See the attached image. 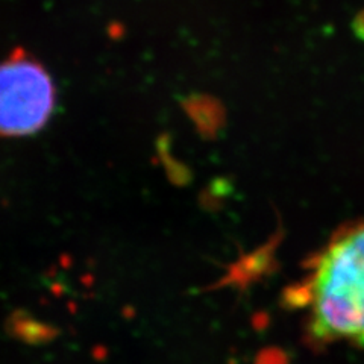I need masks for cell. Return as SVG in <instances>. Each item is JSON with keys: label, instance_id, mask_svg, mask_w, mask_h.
Instances as JSON below:
<instances>
[{"label": "cell", "instance_id": "1", "mask_svg": "<svg viewBox=\"0 0 364 364\" xmlns=\"http://www.w3.org/2000/svg\"><path fill=\"white\" fill-rule=\"evenodd\" d=\"M310 309L316 340L364 346V225L341 234L318 259Z\"/></svg>", "mask_w": 364, "mask_h": 364}, {"label": "cell", "instance_id": "2", "mask_svg": "<svg viewBox=\"0 0 364 364\" xmlns=\"http://www.w3.org/2000/svg\"><path fill=\"white\" fill-rule=\"evenodd\" d=\"M56 91L46 68L26 55L0 63V135L38 132L50 119Z\"/></svg>", "mask_w": 364, "mask_h": 364}]
</instances>
